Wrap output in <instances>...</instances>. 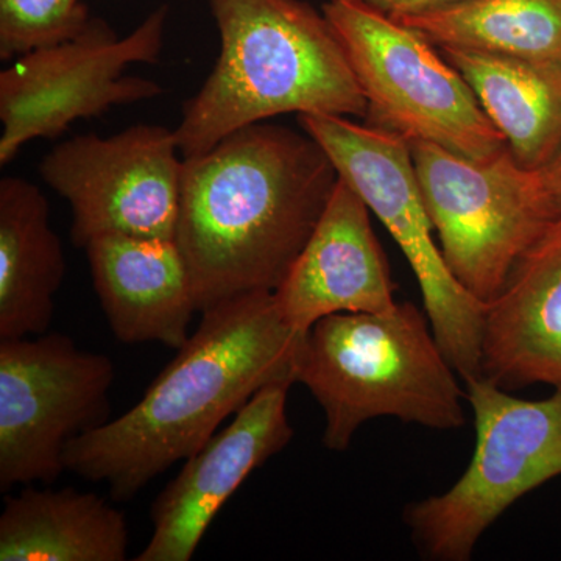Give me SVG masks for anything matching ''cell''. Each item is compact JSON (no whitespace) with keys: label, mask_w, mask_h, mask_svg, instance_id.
Listing matches in <instances>:
<instances>
[{"label":"cell","mask_w":561,"mask_h":561,"mask_svg":"<svg viewBox=\"0 0 561 561\" xmlns=\"http://www.w3.org/2000/svg\"><path fill=\"white\" fill-rule=\"evenodd\" d=\"M339 179L311 135L262 122L183 158L175 242L197 312L278 289Z\"/></svg>","instance_id":"1"},{"label":"cell","mask_w":561,"mask_h":561,"mask_svg":"<svg viewBox=\"0 0 561 561\" xmlns=\"http://www.w3.org/2000/svg\"><path fill=\"white\" fill-rule=\"evenodd\" d=\"M202 321L142 400L69 443L66 471L130 501L194 456L265 386L297 383L308 332L280 316L273 291H251L202 312Z\"/></svg>","instance_id":"2"},{"label":"cell","mask_w":561,"mask_h":561,"mask_svg":"<svg viewBox=\"0 0 561 561\" xmlns=\"http://www.w3.org/2000/svg\"><path fill=\"white\" fill-rule=\"evenodd\" d=\"M220 54L184 105L183 158L280 114L367 117L368 103L323 11L301 0H208Z\"/></svg>","instance_id":"3"},{"label":"cell","mask_w":561,"mask_h":561,"mask_svg":"<svg viewBox=\"0 0 561 561\" xmlns=\"http://www.w3.org/2000/svg\"><path fill=\"white\" fill-rule=\"evenodd\" d=\"M457 376L426 311L397 302L389 311L317 321L302 343L297 383L323 409V445L342 453L362 424L381 416L460 430L467 391Z\"/></svg>","instance_id":"4"},{"label":"cell","mask_w":561,"mask_h":561,"mask_svg":"<svg viewBox=\"0 0 561 561\" xmlns=\"http://www.w3.org/2000/svg\"><path fill=\"white\" fill-rule=\"evenodd\" d=\"M465 386L476 424L470 465L451 489L402 513L421 556L435 561L471 560L502 513L561 476V390L529 401L485 378Z\"/></svg>","instance_id":"5"},{"label":"cell","mask_w":561,"mask_h":561,"mask_svg":"<svg viewBox=\"0 0 561 561\" xmlns=\"http://www.w3.org/2000/svg\"><path fill=\"white\" fill-rule=\"evenodd\" d=\"M298 124L400 245L419 280L435 339L461 381L482 378L485 305L460 286L443 260L408 139L348 117L302 114Z\"/></svg>","instance_id":"6"},{"label":"cell","mask_w":561,"mask_h":561,"mask_svg":"<svg viewBox=\"0 0 561 561\" xmlns=\"http://www.w3.org/2000/svg\"><path fill=\"white\" fill-rule=\"evenodd\" d=\"M321 11L367 99L368 124L471 160L507 149L468 81L420 32L356 0H330Z\"/></svg>","instance_id":"7"},{"label":"cell","mask_w":561,"mask_h":561,"mask_svg":"<svg viewBox=\"0 0 561 561\" xmlns=\"http://www.w3.org/2000/svg\"><path fill=\"white\" fill-rule=\"evenodd\" d=\"M408 142L443 260L468 294L489 305L552 220L535 173L508 147L478 161L426 140Z\"/></svg>","instance_id":"8"},{"label":"cell","mask_w":561,"mask_h":561,"mask_svg":"<svg viewBox=\"0 0 561 561\" xmlns=\"http://www.w3.org/2000/svg\"><path fill=\"white\" fill-rule=\"evenodd\" d=\"M168 18L169 7L161 5L124 38L92 18L77 38L32 51L2 70L0 164L31 140L58 138L72 122L160 95V84L124 72L135 62L160 61Z\"/></svg>","instance_id":"9"},{"label":"cell","mask_w":561,"mask_h":561,"mask_svg":"<svg viewBox=\"0 0 561 561\" xmlns=\"http://www.w3.org/2000/svg\"><path fill=\"white\" fill-rule=\"evenodd\" d=\"M113 360L65 334L0 341V490L66 471L73 438L110 420Z\"/></svg>","instance_id":"10"},{"label":"cell","mask_w":561,"mask_h":561,"mask_svg":"<svg viewBox=\"0 0 561 561\" xmlns=\"http://www.w3.org/2000/svg\"><path fill=\"white\" fill-rule=\"evenodd\" d=\"M175 130L135 125L102 138L76 136L44 158L41 176L72 209V241L103 234L175 241L181 169Z\"/></svg>","instance_id":"11"},{"label":"cell","mask_w":561,"mask_h":561,"mask_svg":"<svg viewBox=\"0 0 561 561\" xmlns=\"http://www.w3.org/2000/svg\"><path fill=\"white\" fill-rule=\"evenodd\" d=\"M291 382L257 391L216 432L151 505L153 531L136 561H190L232 494L251 472L283 451L295 431L287 416Z\"/></svg>","instance_id":"12"},{"label":"cell","mask_w":561,"mask_h":561,"mask_svg":"<svg viewBox=\"0 0 561 561\" xmlns=\"http://www.w3.org/2000/svg\"><path fill=\"white\" fill-rule=\"evenodd\" d=\"M370 214L354 187L339 179L311 238L273 291L294 330L308 332L334 313L383 312L397 305Z\"/></svg>","instance_id":"13"},{"label":"cell","mask_w":561,"mask_h":561,"mask_svg":"<svg viewBox=\"0 0 561 561\" xmlns=\"http://www.w3.org/2000/svg\"><path fill=\"white\" fill-rule=\"evenodd\" d=\"M482 378L507 391L537 383L561 390V217L485 305Z\"/></svg>","instance_id":"14"},{"label":"cell","mask_w":561,"mask_h":561,"mask_svg":"<svg viewBox=\"0 0 561 561\" xmlns=\"http://www.w3.org/2000/svg\"><path fill=\"white\" fill-rule=\"evenodd\" d=\"M92 284L114 337L125 345L180 350L197 312L175 241L103 234L87 247Z\"/></svg>","instance_id":"15"},{"label":"cell","mask_w":561,"mask_h":561,"mask_svg":"<svg viewBox=\"0 0 561 561\" xmlns=\"http://www.w3.org/2000/svg\"><path fill=\"white\" fill-rule=\"evenodd\" d=\"M66 275L47 198L20 176L0 181V341L46 334Z\"/></svg>","instance_id":"16"},{"label":"cell","mask_w":561,"mask_h":561,"mask_svg":"<svg viewBox=\"0 0 561 561\" xmlns=\"http://www.w3.org/2000/svg\"><path fill=\"white\" fill-rule=\"evenodd\" d=\"M0 515V561H124V512L91 491L25 489Z\"/></svg>","instance_id":"17"},{"label":"cell","mask_w":561,"mask_h":561,"mask_svg":"<svg viewBox=\"0 0 561 561\" xmlns=\"http://www.w3.org/2000/svg\"><path fill=\"white\" fill-rule=\"evenodd\" d=\"M459 70L515 160L538 171L561 149V62L440 49Z\"/></svg>","instance_id":"18"},{"label":"cell","mask_w":561,"mask_h":561,"mask_svg":"<svg viewBox=\"0 0 561 561\" xmlns=\"http://www.w3.org/2000/svg\"><path fill=\"white\" fill-rule=\"evenodd\" d=\"M398 22L438 49L561 62V0H460Z\"/></svg>","instance_id":"19"},{"label":"cell","mask_w":561,"mask_h":561,"mask_svg":"<svg viewBox=\"0 0 561 561\" xmlns=\"http://www.w3.org/2000/svg\"><path fill=\"white\" fill-rule=\"evenodd\" d=\"M91 20L83 0H0V58L18 60L77 38Z\"/></svg>","instance_id":"20"},{"label":"cell","mask_w":561,"mask_h":561,"mask_svg":"<svg viewBox=\"0 0 561 561\" xmlns=\"http://www.w3.org/2000/svg\"><path fill=\"white\" fill-rule=\"evenodd\" d=\"M356 2L398 21L443 9V7L453 5L460 0H356Z\"/></svg>","instance_id":"21"},{"label":"cell","mask_w":561,"mask_h":561,"mask_svg":"<svg viewBox=\"0 0 561 561\" xmlns=\"http://www.w3.org/2000/svg\"><path fill=\"white\" fill-rule=\"evenodd\" d=\"M534 173L549 216L552 219L561 217V149L553 154L551 161Z\"/></svg>","instance_id":"22"}]
</instances>
